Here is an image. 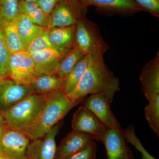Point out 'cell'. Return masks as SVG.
Wrapping results in <instances>:
<instances>
[{
	"instance_id": "6da1fadb",
	"label": "cell",
	"mask_w": 159,
	"mask_h": 159,
	"mask_svg": "<svg viewBox=\"0 0 159 159\" xmlns=\"http://www.w3.org/2000/svg\"><path fill=\"white\" fill-rule=\"evenodd\" d=\"M120 90L118 77L106 64L103 55H90L87 68L75 89L67 95L71 101H79L89 95L99 94L111 103L114 96Z\"/></svg>"
},
{
	"instance_id": "d4e9b609",
	"label": "cell",
	"mask_w": 159,
	"mask_h": 159,
	"mask_svg": "<svg viewBox=\"0 0 159 159\" xmlns=\"http://www.w3.org/2000/svg\"><path fill=\"white\" fill-rule=\"evenodd\" d=\"M11 55L0 25V74L4 78L9 77Z\"/></svg>"
},
{
	"instance_id": "44dd1931",
	"label": "cell",
	"mask_w": 159,
	"mask_h": 159,
	"mask_svg": "<svg viewBox=\"0 0 159 159\" xmlns=\"http://www.w3.org/2000/svg\"><path fill=\"white\" fill-rule=\"evenodd\" d=\"M19 10L35 25L48 29L49 16L35 2L19 0Z\"/></svg>"
},
{
	"instance_id": "83f0119b",
	"label": "cell",
	"mask_w": 159,
	"mask_h": 159,
	"mask_svg": "<svg viewBox=\"0 0 159 159\" xmlns=\"http://www.w3.org/2000/svg\"><path fill=\"white\" fill-rule=\"evenodd\" d=\"M49 40L48 29L34 39L25 48V51L29 54H34L52 48Z\"/></svg>"
},
{
	"instance_id": "9c48e42d",
	"label": "cell",
	"mask_w": 159,
	"mask_h": 159,
	"mask_svg": "<svg viewBox=\"0 0 159 159\" xmlns=\"http://www.w3.org/2000/svg\"><path fill=\"white\" fill-rule=\"evenodd\" d=\"M79 104L93 112L107 128L122 132L121 125L111 110V102L104 96L90 95L81 99Z\"/></svg>"
},
{
	"instance_id": "8fae6325",
	"label": "cell",
	"mask_w": 159,
	"mask_h": 159,
	"mask_svg": "<svg viewBox=\"0 0 159 159\" xmlns=\"http://www.w3.org/2000/svg\"><path fill=\"white\" fill-rule=\"evenodd\" d=\"M31 93L30 85L22 84L10 77L0 81V111L4 112Z\"/></svg>"
},
{
	"instance_id": "484cf974",
	"label": "cell",
	"mask_w": 159,
	"mask_h": 159,
	"mask_svg": "<svg viewBox=\"0 0 159 159\" xmlns=\"http://www.w3.org/2000/svg\"><path fill=\"white\" fill-rule=\"evenodd\" d=\"M122 134L127 142L134 146L136 149L142 153V159H156L147 151L142 145L135 132L134 126L128 125L125 129H122Z\"/></svg>"
},
{
	"instance_id": "e0dca14e",
	"label": "cell",
	"mask_w": 159,
	"mask_h": 159,
	"mask_svg": "<svg viewBox=\"0 0 159 159\" xmlns=\"http://www.w3.org/2000/svg\"><path fill=\"white\" fill-rule=\"evenodd\" d=\"M86 6H94L103 11L121 15L142 11L131 0H81Z\"/></svg>"
},
{
	"instance_id": "3957f363",
	"label": "cell",
	"mask_w": 159,
	"mask_h": 159,
	"mask_svg": "<svg viewBox=\"0 0 159 159\" xmlns=\"http://www.w3.org/2000/svg\"><path fill=\"white\" fill-rule=\"evenodd\" d=\"M48 95L31 93L8 110L1 113L9 128L22 130L29 125L43 109Z\"/></svg>"
},
{
	"instance_id": "d6a6232c",
	"label": "cell",
	"mask_w": 159,
	"mask_h": 159,
	"mask_svg": "<svg viewBox=\"0 0 159 159\" xmlns=\"http://www.w3.org/2000/svg\"><path fill=\"white\" fill-rule=\"evenodd\" d=\"M23 1L29 2H35L37 0H23Z\"/></svg>"
},
{
	"instance_id": "f1b7e54d",
	"label": "cell",
	"mask_w": 159,
	"mask_h": 159,
	"mask_svg": "<svg viewBox=\"0 0 159 159\" xmlns=\"http://www.w3.org/2000/svg\"><path fill=\"white\" fill-rule=\"evenodd\" d=\"M142 11H146L159 17V0H131Z\"/></svg>"
},
{
	"instance_id": "7c38bea8",
	"label": "cell",
	"mask_w": 159,
	"mask_h": 159,
	"mask_svg": "<svg viewBox=\"0 0 159 159\" xmlns=\"http://www.w3.org/2000/svg\"><path fill=\"white\" fill-rule=\"evenodd\" d=\"M142 90L148 102L159 97V53L146 63L140 76Z\"/></svg>"
},
{
	"instance_id": "277c9868",
	"label": "cell",
	"mask_w": 159,
	"mask_h": 159,
	"mask_svg": "<svg viewBox=\"0 0 159 159\" xmlns=\"http://www.w3.org/2000/svg\"><path fill=\"white\" fill-rule=\"evenodd\" d=\"M75 41L76 45L85 54L104 55L109 49L98 26L86 16L75 25Z\"/></svg>"
},
{
	"instance_id": "603a6c76",
	"label": "cell",
	"mask_w": 159,
	"mask_h": 159,
	"mask_svg": "<svg viewBox=\"0 0 159 159\" xmlns=\"http://www.w3.org/2000/svg\"><path fill=\"white\" fill-rule=\"evenodd\" d=\"M85 55L77 46H75L74 48L63 57L55 74L61 79H63L73 70L80 60Z\"/></svg>"
},
{
	"instance_id": "cb8c5ba5",
	"label": "cell",
	"mask_w": 159,
	"mask_h": 159,
	"mask_svg": "<svg viewBox=\"0 0 159 159\" xmlns=\"http://www.w3.org/2000/svg\"><path fill=\"white\" fill-rule=\"evenodd\" d=\"M145 116L149 126L159 136V97L148 102L145 108Z\"/></svg>"
},
{
	"instance_id": "d6986e66",
	"label": "cell",
	"mask_w": 159,
	"mask_h": 159,
	"mask_svg": "<svg viewBox=\"0 0 159 159\" xmlns=\"http://www.w3.org/2000/svg\"><path fill=\"white\" fill-rule=\"evenodd\" d=\"M63 79L56 74L37 76L30 85L31 93L48 94L62 90Z\"/></svg>"
},
{
	"instance_id": "e575fe53",
	"label": "cell",
	"mask_w": 159,
	"mask_h": 159,
	"mask_svg": "<svg viewBox=\"0 0 159 159\" xmlns=\"http://www.w3.org/2000/svg\"><path fill=\"white\" fill-rule=\"evenodd\" d=\"M0 159H5L4 158L0 156Z\"/></svg>"
},
{
	"instance_id": "1f68e13d",
	"label": "cell",
	"mask_w": 159,
	"mask_h": 159,
	"mask_svg": "<svg viewBox=\"0 0 159 159\" xmlns=\"http://www.w3.org/2000/svg\"><path fill=\"white\" fill-rule=\"evenodd\" d=\"M9 129L7 125L6 119L2 113H0V139L5 132Z\"/></svg>"
},
{
	"instance_id": "4dcf8cb0",
	"label": "cell",
	"mask_w": 159,
	"mask_h": 159,
	"mask_svg": "<svg viewBox=\"0 0 159 159\" xmlns=\"http://www.w3.org/2000/svg\"><path fill=\"white\" fill-rule=\"evenodd\" d=\"M61 0H37L35 3L46 13L50 16Z\"/></svg>"
},
{
	"instance_id": "2e32d148",
	"label": "cell",
	"mask_w": 159,
	"mask_h": 159,
	"mask_svg": "<svg viewBox=\"0 0 159 159\" xmlns=\"http://www.w3.org/2000/svg\"><path fill=\"white\" fill-rule=\"evenodd\" d=\"M30 55L34 61L37 76L55 74L60 62L65 56L53 48Z\"/></svg>"
},
{
	"instance_id": "4316f807",
	"label": "cell",
	"mask_w": 159,
	"mask_h": 159,
	"mask_svg": "<svg viewBox=\"0 0 159 159\" xmlns=\"http://www.w3.org/2000/svg\"><path fill=\"white\" fill-rule=\"evenodd\" d=\"M19 0H0V19L14 21L19 13Z\"/></svg>"
},
{
	"instance_id": "7a4b0ae2",
	"label": "cell",
	"mask_w": 159,
	"mask_h": 159,
	"mask_svg": "<svg viewBox=\"0 0 159 159\" xmlns=\"http://www.w3.org/2000/svg\"><path fill=\"white\" fill-rule=\"evenodd\" d=\"M77 105L62 90L49 94L45 104L38 116L21 130L31 141L43 138Z\"/></svg>"
},
{
	"instance_id": "5bb4252c",
	"label": "cell",
	"mask_w": 159,
	"mask_h": 159,
	"mask_svg": "<svg viewBox=\"0 0 159 159\" xmlns=\"http://www.w3.org/2000/svg\"><path fill=\"white\" fill-rule=\"evenodd\" d=\"M101 142L105 146L107 159H135L122 132L107 129Z\"/></svg>"
},
{
	"instance_id": "ac0fdd59",
	"label": "cell",
	"mask_w": 159,
	"mask_h": 159,
	"mask_svg": "<svg viewBox=\"0 0 159 159\" xmlns=\"http://www.w3.org/2000/svg\"><path fill=\"white\" fill-rule=\"evenodd\" d=\"M14 21L25 48L34 39L48 29L35 25L20 12Z\"/></svg>"
},
{
	"instance_id": "8992f818",
	"label": "cell",
	"mask_w": 159,
	"mask_h": 159,
	"mask_svg": "<svg viewBox=\"0 0 159 159\" xmlns=\"http://www.w3.org/2000/svg\"><path fill=\"white\" fill-rule=\"evenodd\" d=\"M72 130L89 135L94 140L102 141L107 129L89 109L81 105L73 115Z\"/></svg>"
},
{
	"instance_id": "30bf717a",
	"label": "cell",
	"mask_w": 159,
	"mask_h": 159,
	"mask_svg": "<svg viewBox=\"0 0 159 159\" xmlns=\"http://www.w3.org/2000/svg\"><path fill=\"white\" fill-rule=\"evenodd\" d=\"M61 121L41 139L30 141L26 152V159H55L56 138L62 126Z\"/></svg>"
},
{
	"instance_id": "ba28073f",
	"label": "cell",
	"mask_w": 159,
	"mask_h": 159,
	"mask_svg": "<svg viewBox=\"0 0 159 159\" xmlns=\"http://www.w3.org/2000/svg\"><path fill=\"white\" fill-rule=\"evenodd\" d=\"M9 67V77L22 84L30 85L37 77L33 59L25 50L11 54Z\"/></svg>"
},
{
	"instance_id": "52a82bcc",
	"label": "cell",
	"mask_w": 159,
	"mask_h": 159,
	"mask_svg": "<svg viewBox=\"0 0 159 159\" xmlns=\"http://www.w3.org/2000/svg\"><path fill=\"white\" fill-rule=\"evenodd\" d=\"M30 141L22 130L9 129L0 139V156L5 159H26Z\"/></svg>"
},
{
	"instance_id": "9a60e30c",
	"label": "cell",
	"mask_w": 159,
	"mask_h": 159,
	"mask_svg": "<svg viewBox=\"0 0 159 159\" xmlns=\"http://www.w3.org/2000/svg\"><path fill=\"white\" fill-rule=\"evenodd\" d=\"M48 34L52 48L63 56L76 46L75 25L48 29Z\"/></svg>"
},
{
	"instance_id": "4fadbf2b",
	"label": "cell",
	"mask_w": 159,
	"mask_h": 159,
	"mask_svg": "<svg viewBox=\"0 0 159 159\" xmlns=\"http://www.w3.org/2000/svg\"><path fill=\"white\" fill-rule=\"evenodd\" d=\"M94 138L87 134L72 130L57 147L55 159H67L85 149L94 142Z\"/></svg>"
},
{
	"instance_id": "f546056e",
	"label": "cell",
	"mask_w": 159,
	"mask_h": 159,
	"mask_svg": "<svg viewBox=\"0 0 159 159\" xmlns=\"http://www.w3.org/2000/svg\"><path fill=\"white\" fill-rule=\"evenodd\" d=\"M97 156V144L95 141L90 145L67 159H96Z\"/></svg>"
},
{
	"instance_id": "ffe728a7",
	"label": "cell",
	"mask_w": 159,
	"mask_h": 159,
	"mask_svg": "<svg viewBox=\"0 0 159 159\" xmlns=\"http://www.w3.org/2000/svg\"><path fill=\"white\" fill-rule=\"evenodd\" d=\"M90 58L89 54L84 55L63 79L62 91L66 95L71 93L77 86L87 68Z\"/></svg>"
},
{
	"instance_id": "5b68a950",
	"label": "cell",
	"mask_w": 159,
	"mask_h": 159,
	"mask_svg": "<svg viewBox=\"0 0 159 159\" xmlns=\"http://www.w3.org/2000/svg\"><path fill=\"white\" fill-rule=\"evenodd\" d=\"M88 8L81 0H61L50 14L48 29L75 25L86 16Z\"/></svg>"
},
{
	"instance_id": "7402d4cb",
	"label": "cell",
	"mask_w": 159,
	"mask_h": 159,
	"mask_svg": "<svg viewBox=\"0 0 159 159\" xmlns=\"http://www.w3.org/2000/svg\"><path fill=\"white\" fill-rule=\"evenodd\" d=\"M0 25L11 54L25 51V47L18 34L14 21L6 20L0 19Z\"/></svg>"
},
{
	"instance_id": "836d02e7",
	"label": "cell",
	"mask_w": 159,
	"mask_h": 159,
	"mask_svg": "<svg viewBox=\"0 0 159 159\" xmlns=\"http://www.w3.org/2000/svg\"><path fill=\"white\" fill-rule=\"evenodd\" d=\"M3 78H4V77H2V76H1V74H0V81H1V80H2V79Z\"/></svg>"
}]
</instances>
